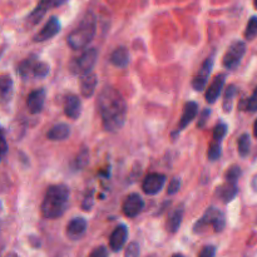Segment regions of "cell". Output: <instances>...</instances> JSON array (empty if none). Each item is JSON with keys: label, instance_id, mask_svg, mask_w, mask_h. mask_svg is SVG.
<instances>
[{"label": "cell", "instance_id": "1", "mask_svg": "<svg viewBox=\"0 0 257 257\" xmlns=\"http://www.w3.org/2000/svg\"><path fill=\"white\" fill-rule=\"evenodd\" d=\"M97 108L102 124L107 132H118L127 118V104L124 98L114 87L105 85L98 94Z\"/></svg>", "mask_w": 257, "mask_h": 257}, {"label": "cell", "instance_id": "2", "mask_svg": "<svg viewBox=\"0 0 257 257\" xmlns=\"http://www.w3.org/2000/svg\"><path fill=\"white\" fill-rule=\"evenodd\" d=\"M70 191L65 185L50 186L43 198L42 216L48 220H54L64 215L69 205Z\"/></svg>", "mask_w": 257, "mask_h": 257}, {"label": "cell", "instance_id": "3", "mask_svg": "<svg viewBox=\"0 0 257 257\" xmlns=\"http://www.w3.org/2000/svg\"><path fill=\"white\" fill-rule=\"evenodd\" d=\"M97 32V23L93 14H87L77 28L68 35L67 42L72 49L79 50L87 47L94 38Z\"/></svg>", "mask_w": 257, "mask_h": 257}, {"label": "cell", "instance_id": "4", "mask_svg": "<svg viewBox=\"0 0 257 257\" xmlns=\"http://www.w3.org/2000/svg\"><path fill=\"white\" fill-rule=\"evenodd\" d=\"M226 226L225 213L216 207H210L206 210L202 217L198 218L197 222L193 226V232L202 233L206 228L212 227L215 232H222Z\"/></svg>", "mask_w": 257, "mask_h": 257}, {"label": "cell", "instance_id": "5", "mask_svg": "<svg viewBox=\"0 0 257 257\" xmlns=\"http://www.w3.org/2000/svg\"><path fill=\"white\" fill-rule=\"evenodd\" d=\"M18 73L25 80L32 79V78L42 79L49 74V65L39 60L34 55H30L18 64Z\"/></svg>", "mask_w": 257, "mask_h": 257}, {"label": "cell", "instance_id": "6", "mask_svg": "<svg viewBox=\"0 0 257 257\" xmlns=\"http://www.w3.org/2000/svg\"><path fill=\"white\" fill-rule=\"evenodd\" d=\"M98 59V52L95 48H89L85 49L82 54L75 57L74 59L70 62L69 68L70 72L75 75H85L92 73L93 68L95 67V63Z\"/></svg>", "mask_w": 257, "mask_h": 257}, {"label": "cell", "instance_id": "7", "mask_svg": "<svg viewBox=\"0 0 257 257\" xmlns=\"http://www.w3.org/2000/svg\"><path fill=\"white\" fill-rule=\"evenodd\" d=\"M246 52V44L241 40H237V42H233L232 44L230 45V48L227 49L226 54L223 55L222 64L226 69L233 70L240 65L241 59L245 55Z\"/></svg>", "mask_w": 257, "mask_h": 257}, {"label": "cell", "instance_id": "8", "mask_svg": "<svg viewBox=\"0 0 257 257\" xmlns=\"http://www.w3.org/2000/svg\"><path fill=\"white\" fill-rule=\"evenodd\" d=\"M213 68V57L207 58L205 62L202 63L201 68L198 69L197 74L193 77L192 79V87L193 89L197 90V92H202L206 88L208 82V78H210L211 72H212Z\"/></svg>", "mask_w": 257, "mask_h": 257}, {"label": "cell", "instance_id": "9", "mask_svg": "<svg viewBox=\"0 0 257 257\" xmlns=\"http://www.w3.org/2000/svg\"><path fill=\"white\" fill-rule=\"evenodd\" d=\"M166 180H167V177L162 173H150V175L146 176L142 182L143 192L150 196L157 195L165 186Z\"/></svg>", "mask_w": 257, "mask_h": 257}, {"label": "cell", "instance_id": "10", "mask_svg": "<svg viewBox=\"0 0 257 257\" xmlns=\"http://www.w3.org/2000/svg\"><path fill=\"white\" fill-rule=\"evenodd\" d=\"M143 208H145V201L138 193H131L123 202V213L130 218L137 217Z\"/></svg>", "mask_w": 257, "mask_h": 257}, {"label": "cell", "instance_id": "11", "mask_svg": "<svg viewBox=\"0 0 257 257\" xmlns=\"http://www.w3.org/2000/svg\"><path fill=\"white\" fill-rule=\"evenodd\" d=\"M128 238V227L124 223H119L117 227L114 228L109 237V247L110 250L118 252L124 247L125 242Z\"/></svg>", "mask_w": 257, "mask_h": 257}, {"label": "cell", "instance_id": "12", "mask_svg": "<svg viewBox=\"0 0 257 257\" xmlns=\"http://www.w3.org/2000/svg\"><path fill=\"white\" fill-rule=\"evenodd\" d=\"M65 2H67V0H40L38 7L35 8V9L33 10L32 14L29 15L28 20H29L32 24H37V23L44 17L47 10L52 9V8H55V7H60V5L64 4Z\"/></svg>", "mask_w": 257, "mask_h": 257}, {"label": "cell", "instance_id": "13", "mask_svg": "<svg viewBox=\"0 0 257 257\" xmlns=\"http://www.w3.org/2000/svg\"><path fill=\"white\" fill-rule=\"evenodd\" d=\"M45 97H47V92H45L44 88H39V89L29 93L27 98V107L32 114L42 112L43 107H44Z\"/></svg>", "mask_w": 257, "mask_h": 257}, {"label": "cell", "instance_id": "14", "mask_svg": "<svg viewBox=\"0 0 257 257\" xmlns=\"http://www.w3.org/2000/svg\"><path fill=\"white\" fill-rule=\"evenodd\" d=\"M88 222L83 217H74L67 225V236L73 241H77L84 236L87 231Z\"/></svg>", "mask_w": 257, "mask_h": 257}, {"label": "cell", "instance_id": "15", "mask_svg": "<svg viewBox=\"0 0 257 257\" xmlns=\"http://www.w3.org/2000/svg\"><path fill=\"white\" fill-rule=\"evenodd\" d=\"M60 30V23L57 17H52L48 20L47 24L43 27V29L38 33L34 37V42H45L48 39H52L53 37L59 33Z\"/></svg>", "mask_w": 257, "mask_h": 257}, {"label": "cell", "instance_id": "16", "mask_svg": "<svg viewBox=\"0 0 257 257\" xmlns=\"http://www.w3.org/2000/svg\"><path fill=\"white\" fill-rule=\"evenodd\" d=\"M64 113L70 119H78L82 113V102L75 94H68L64 99Z\"/></svg>", "mask_w": 257, "mask_h": 257}, {"label": "cell", "instance_id": "17", "mask_svg": "<svg viewBox=\"0 0 257 257\" xmlns=\"http://www.w3.org/2000/svg\"><path fill=\"white\" fill-rule=\"evenodd\" d=\"M225 74H218L216 75L213 82L208 85L207 90H206L205 98L210 104H212V103H215L216 100L218 99V97H220L221 92H222L223 89V85H225Z\"/></svg>", "mask_w": 257, "mask_h": 257}, {"label": "cell", "instance_id": "18", "mask_svg": "<svg viewBox=\"0 0 257 257\" xmlns=\"http://www.w3.org/2000/svg\"><path fill=\"white\" fill-rule=\"evenodd\" d=\"M198 113V104L196 102H187L183 107L182 115H181L180 123H178V132L185 130L191 122L196 118Z\"/></svg>", "mask_w": 257, "mask_h": 257}, {"label": "cell", "instance_id": "19", "mask_svg": "<svg viewBox=\"0 0 257 257\" xmlns=\"http://www.w3.org/2000/svg\"><path fill=\"white\" fill-rule=\"evenodd\" d=\"M97 75L94 73H89V74H85L80 77V93H82L83 97L90 98L95 92V88H97Z\"/></svg>", "mask_w": 257, "mask_h": 257}, {"label": "cell", "instance_id": "20", "mask_svg": "<svg viewBox=\"0 0 257 257\" xmlns=\"http://www.w3.org/2000/svg\"><path fill=\"white\" fill-rule=\"evenodd\" d=\"M14 93V83L10 75H0V103H8Z\"/></svg>", "mask_w": 257, "mask_h": 257}, {"label": "cell", "instance_id": "21", "mask_svg": "<svg viewBox=\"0 0 257 257\" xmlns=\"http://www.w3.org/2000/svg\"><path fill=\"white\" fill-rule=\"evenodd\" d=\"M183 213H185V210H183V206L181 205L180 207L175 208V210L168 215V220H167V223H166V227H167V230L170 231L171 233H176L178 230H180L181 225H182Z\"/></svg>", "mask_w": 257, "mask_h": 257}, {"label": "cell", "instance_id": "22", "mask_svg": "<svg viewBox=\"0 0 257 257\" xmlns=\"http://www.w3.org/2000/svg\"><path fill=\"white\" fill-rule=\"evenodd\" d=\"M70 135V127L67 123H58V124L53 125L47 133L48 140L50 141H64L69 137Z\"/></svg>", "mask_w": 257, "mask_h": 257}, {"label": "cell", "instance_id": "23", "mask_svg": "<svg viewBox=\"0 0 257 257\" xmlns=\"http://www.w3.org/2000/svg\"><path fill=\"white\" fill-rule=\"evenodd\" d=\"M110 63L114 67L125 68L130 64V52L127 48L119 47L110 54Z\"/></svg>", "mask_w": 257, "mask_h": 257}, {"label": "cell", "instance_id": "24", "mask_svg": "<svg viewBox=\"0 0 257 257\" xmlns=\"http://www.w3.org/2000/svg\"><path fill=\"white\" fill-rule=\"evenodd\" d=\"M237 192H238L237 183L226 182L225 185L220 186V187L217 188L218 197H220L225 203L231 202V201L237 196Z\"/></svg>", "mask_w": 257, "mask_h": 257}, {"label": "cell", "instance_id": "25", "mask_svg": "<svg viewBox=\"0 0 257 257\" xmlns=\"http://www.w3.org/2000/svg\"><path fill=\"white\" fill-rule=\"evenodd\" d=\"M236 93H237V89H236V87L233 84L228 85V87L226 88L225 94H223V103H222L223 110H225L226 113L231 112V109H232L233 99H235L236 97Z\"/></svg>", "mask_w": 257, "mask_h": 257}, {"label": "cell", "instance_id": "26", "mask_svg": "<svg viewBox=\"0 0 257 257\" xmlns=\"http://www.w3.org/2000/svg\"><path fill=\"white\" fill-rule=\"evenodd\" d=\"M250 148H251V140L250 136L247 133L241 136L238 138V153H240L241 157H246L250 153Z\"/></svg>", "mask_w": 257, "mask_h": 257}, {"label": "cell", "instance_id": "27", "mask_svg": "<svg viewBox=\"0 0 257 257\" xmlns=\"http://www.w3.org/2000/svg\"><path fill=\"white\" fill-rule=\"evenodd\" d=\"M227 135V124L223 122H220L218 124L215 125L213 128V135H212V141L213 142H220L222 143V140Z\"/></svg>", "mask_w": 257, "mask_h": 257}, {"label": "cell", "instance_id": "28", "mask_svg": "<svg viewBox=\"0 0 257 257\" xmlns=\"http://www.w3.org/2000/svg\"><path fill=\"white\" fill-rule=\"evenodd\" d=\"M221 153H222V143L220 142H211L210 147H208L207 157L211 161H217L221 157Z\"/></svg>", "mask_w": 257, "mask_h": 257}, {"label": "cell", "instance_id": "29", "mask_svg": "<svg viewBox=\"0 0 257 257\" xmlns=\"http://www.w3.org/2000/svg\"><path fill=\"white\" fill-rule=\"evenodd\" d=\"M88 163H89V152H88V150L80 151L79 155L75 157L74 168L75 170H83Z\"/></svg>", "mask_w": 257, "mask_h": 257}, {"label": "cell", "instance_id": "30", "mask_svg": "<svg viewBox=\"0 0 257 257\" xmlns=\"http://www.w3.org/2000/svg\"><path fill=\"white\" fill-rule=\"evenodd\" d=\"M241 176V168L238 166H232L227 170L226 172L225 178H226V182L228 183H237V180L240 178Z\"/></svg>", "mask_w": 257, "mask_h": 257}, {"label": "cell", "instance_id": "31", "mask_svg": "<svg viewBox=\"0 0 257 257\" xmlns=\"http://www.w3.org/2000/svg\"><path fill=\"white\" fill-rule=\"evenodd\" d=\"M257 37V17H252L248 22L245 32V38L247 40H252Z\"/></svg>", "mask_w": 257, "mask_h": 257}, {"label": "cell", "instance_id": "32", "mask_svg": "<svg viewBox=\"0 0 257 257\" xmlns=\"http://www.w3.org/2000/svg\"><path fill=\"white\" fill-rule=\"evenodd\" d=\"M243 110H250V112H256L257 110V88L255 92H253V94L245 102Z\"/></svg>", "mask_w": 257, "mask_h": 257}, {"label": "cell", "instance_id": "33", "mask_svg": "<svg viewBox=\"0 0 257 257\" xmlns=\"http://www.w3.org/2000/svg\"><path fill=\"white\" fill-rule=\"evenodd\" d=\"M124 257H140V245L137 242H131L125 248Z\"/></svg>", "mask_w": 257, "mask_h": 257}, {"label": "cell", "instance_id": "34", "mask_svg": "<svg viewBox=\"0 0 257 257\" xmlns=\"http://www.w3.org/2000/svg\"><path fill=\"white\" fill-rule=\"evenodd\" d=\"M93 193H94V191L93 190H89L87 193H85L84 196V200H83V203H82V208L84 211H90V208L93 207Z\"/></svg>", "mask_w": 257, "mask_h": 257}, {"label": "cell", "instance_id": "35", "mask_svg": "<svg viewBox=\"0 0 257 257\" xmlns=\"http://www.w3.org/2000/svg\"><path fill=\"white\" fill-rule=\"evenodd\" d=\"M180 188H181V180L180 178L175 177L171 180L170 185H168L167 193L168 195H175V193H177L178 191H180Z\"/></svg>", "mask_w": 257, "mask_h": 257}, {"label": "cell", "instance_id": "36", "mask_svg": "<svg viewBox=\"0 0 257 257\" xmlns=\"http://www.w3.org/2000/svg\"><path fill=\"white\" fill-rule=\"evenodd\" d=\"M211 114V109L210 108H205V109L201 112V114L198 115V122H197V127L198 128H203L205 127L206 122H207V118L210 117Z\"/></svg>", "mask_w": 257, "mask_h": 257}, {"label": "cell", "instance_id": "37", "mask_svg": "<svg viewBox=\"0 0 257 257\" xmlns=\"http://www.w3.org/2000/svg\"><path fill=\"white\" fill-rule=\"evenodd\" d=\"M88 257H109V256H108L107 247H104V246H99V247L94 248Z\"/></svg>", "mask_w": 257, "mask_h": 257}, {"label": "cell", "instance_id": "38", "mask_svg": "<svg viewBox=\"0 0 257 257\" xmlns=\"http://www.w3.org/2000/svg\"><path fill=\"white\" fill-rule=\"evenodd\" d=\"M216 256V247L215 246H206L202 248L198 257H215Z\"/></svg>", "mask_w": 257, "mask_h": 257}, {"label": "cell", "instance_id": "39", "mask_svg": "<svg viewBox=\"0 0 257 257\" xmlns=\"http://www.w3.org/2000/svg\"><path fill=\"white\" fill-rule=\"evenodd\" d=\"M7 152H8V143L7 141L4 140V137H3L0 138V162H2L3 158L5 157Z\"/></svg>", "mask_w": 257, "mask_h": 257}, {"label": "cell", "instance_id": "40", "mask_svg": "<svg viewBox=\"0 0 257 257\" xmlns=\"http://www.w3.org/2000/svg\"><path fill=\"white\" fill-rule=\"evenodd\" d=\"M251 187H252V190L255 191V192H257V175L252 178V182H251Z\"/></svg>", "mask_w": 257, "mask_h": 257}, {"label": "cell", "instance_id": "41", "mask_svg": "<svg viewBox=\"0 0 257 257\" xmlns=\"http://www.w3.org/2000/svg\"><path fill=\"white\" fill-rule=\"evenodd\" d=\"M253 133H255V137L257 138V119H256L255 124H253Z\"/></svg>", "mask_w": 257, "mask_h": 257}, {"label": "cell", "instance_id": "42", "mask_svg": "<svg viewBox=\"0 0 257 257\" xmlns=\"http://www.w3.org/2000/svg\"><path fill=\"white\" fill-rule=\"evenodd\" d=\"M4 137V132H3V128L0 127V138H3Z\"/></svg>", "mask_w": 257, "mask_h": 257}, {"label": "cell", "instance_id": "43", "mask_svg": "<svg viewBox=\"0 0 257 257\" xmlns=\"http://www.w3.org/2000/svg\"><path fill=\"white\" fill-rule=\"evenodd\" d=\"M172 257H185V256L181 255V253H176V255H173Z\"/></svg>", "mask_w": 257, "mask_h": 257}, {"label": "cell", "instance_id": "44", "mask_svg": "<svg viewBox=\"0 0 257 257\" xmlns=\"http://www.w3.org/2000/svg\"><path fill=\"white\" fill-rule=\"evenodd\" d=\"M7 257H18V256L14 255V253H10V255H8Z\"/></svg>", "mask_w": 257, "mask_h": 257}, {"label": "cell", "instance_id": "45", "mask_svg": "<svg viewBox=\"0 0 257 257\" xmlns=\"http://www.w3.org/2000/svg\"><path fill=\"white\" fill-rule=\"evenodd\" d=\"M253 4H255V8L257 9V0H253Z\"/></svg>", "mask_w": 257, "mask_h": 257}, {"label": "cell", "instance_id": "46", "mask_svg": "<svg viewBox=\"0 0 257 257\" xmlns=\"http://www.w3.org/2000/svg\"><path fill=\"white\" fill-rule=\"evenodd\" d=\"M0 211H2V203H0Z\"/></svg>", "mask_w": 257, "mask_h": 257}, {"label": "cell", "instance_id": "47", "mask_svg": "<svg viewBox=\"0 0 257 257\" xmlns=\"http://www.w3.org/2000/svg\"><path fill=\"white\" fill-rule=\"evenodd\" d=\"M0 55H2V52H0Z\"/></svg>", "mask_w": 257, "mask_h": 257}, {"label": "cell", "instance_id": "48", "mask_svg": "<svg viewBox=\"0 0 257 257\" xmlns=\"http://www.w3.org/2000/svg\"><path fill=\"white\" fill-rule=\"evenodd\" d=\"M151 257H156V256H151Z\"/></svg>", "mask_w": 257, "mask_h": 257}]
</instances>
